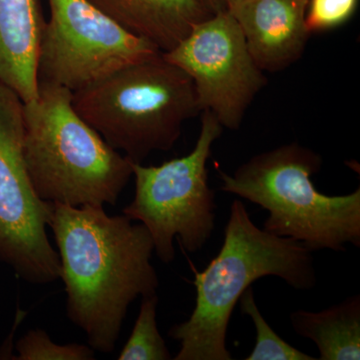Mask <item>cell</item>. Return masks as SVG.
I'll return each mask as SVG.
<instances>
[{"mask_svg":"<svg viewBox=\"0 0 360 360\" xmlns=\"http://www.w3.org/2000/svg\"><path fill=\"white\" fill-rule=\"evenodd\" d=\"M49 227L58 248L68 317L84 331L92 349L110 354L129 305L160 286L150 233L99 205L51 203Z\"/></svg>","mask_w":360,"mask_h":360,"instance_id":"cell-1","label":"cell"},{"mask_svg":"<svg viewBox=\"0 0 360 360\" xmlns=\"http://www.w3.org/2000/svg\"><path fill=\"white\" fill-rule=\"evenodd\" d=\"M276 276L290 288L316 286L314 257L297 241L279 238L251 220L243 201H232L224 243L203 271L194 270L195 307L168 336L180 345L174 360H231L227 329L239 298L257 279Z\"/></svg>","mask_w":360,"mask_h":360,"instance_id":"cell-2","label":"cell"},{"mask_svg":"<svg viewBox=\"0 0 360 360\" xmlns=\"http://www.w3.org/2000/svg\"><path fill=\"white\" fill-rule=\"evenodd\" d=\"M73 92L39 82L23 104V155L40 200L70 206L115 205L132 161L111 148L72 104Z\"/></svg>","mask_w":360,"mask_h":360,"instance_id":"cell-3","label":"cell"},{"mask_svg":"<svg viewBox=\"0 0 360 360\" xmlns=\"http://www.w3.org/2000/svg\"><path fill=\"white\" fill-rule=\"evenodd\" d=\"M323 160L297 142L252 156L233 174L219 170L220 191L269 212L264 229L307 250H347L360 246V188L345 195L319 193L311 177Z\"/></svg>","mask_w":360,"mask_h":360,"instance_id":"cell-4","label":"cell"},{"mask_svg":"<svg viewBox=\"0 0 360 360\" xmlns=\"http://www.w3.org/2000/svg\"><path fill=\"white\" fill-rule=\"evenodd\" d=\"M73 108L132 162L170 150L186 120L201 112L191 78L162 52L131 63L72 94Z\"/></svg>","mask_w":360,"mask_h":360,"instance_id":"cell-5","label":"cell"},{"mask_svg":"<svg viewBox=\"0 0 360 360\" xmlns=\"http://www.w3.org/2000/svg\"><path fill=\"white\" fill-rule=\"evenodd\" d=\"M224 127L210 111H202L200 134L188 155L156 167L132 162L134 200L123 214L139 220L153 238L163 264L175 258V238L191 253L198 252L215 229V193L208 184L207 161Z\"/></svg>","mask_w":360,"mask_h":360,"instance_id":"cell-6","label":"cell"},{"mask_svg":"<svg viewBox=\"0 0 360 360\" xmlns=\"http://www.w3.org/2000/svg\"><path fill=\"white\" fill-rule=\"evenodd\" d=\"M23 104L0 84V262L28 283L49 284L60 278V262L46 232L51 203L40 200L26 168Z\"/></svg>","mask_w":360,"mask_h":360,"instance_id":"cell-7","label":"cell"},{"mask_svg":"<svg viewBox=\"0 0 360 360\" xmlns=\"http://www.w3.org/2000/svg\"><path fill=\"white\" fill-rule=\"evenodd\" d=\"M37 56L39 82L75 92L110 73L160 53L130 34L89 0H47Z\"/></svg>","mask_w":360,"mask_h":360,"instance_id":"cell-8","label":"cell"},{"mask_svg":"<svg viewBox=\"0 0 360 360\" xmlns=\"http://www.w3.org/2000/svg\"><path fill=\"white\" fill-rule=\"evenodd\" d=\"M162 54L193 80L201 112H212L225 129H239L267 84L231 13L212 14Z\"/></svg>","mask_w":360,"mask_h":360,"instance_id":"cell-9","label":"cell"},{"mask_svg":"<svg viewBox=\"0 0 360 360\" xmlns=\"http://www.w3.org/2000/svg\"><path fill=\"white\" fill-rule=\"evenodd\" d=\"M309 0H240L232 11L251 56L264 72H277L300 60L311 33Z\"/></svg>","mask_w":360,"mask_h":360,"instance_id":"cell-10","label":"cell"},{"mask_svg":"<svg viewBox=\"0 0 360 360\" xmlns=\"http://www.w3.org/2000/svg\"><path fill=\"white\" fill-rule=\"evenodd\" d=\"M45 22L40 0H0V84L23 103L39 91L37 56Z\"/></svg>","mask_w":360,"mask_h":360,"instance_id":"cell-11","label":"cell"},{"mask_svg":"<svg viewBox=\"0 0 360 360\" xmlns=\"http://www.w3.org/2000/svg\"><path fill=\"white\" fill-rule=\"evenodd\" d=\"M130 34L165 53L212 15L200 0H89Z\"/></svg>","mask_w":360,"mask_h":360,"instance_id":"cell-12","label":"cell"},{"mask_svg":"<svg viewBox=\"0 0 360 360\" xmlns=\"http://www.w3.org/2000/svg\"><path fill=\"white\" fill-rule=\"evenodd\" d=\"M296 335L314 341L319 360L360 359V295L312 312L296 310L290 314Z\"/></svg>","mask_w":360,"mask_h":360,"instance_id":"cell-13","label":"cell"},{"mask_svg":"<svg viewBox=\"0 0 360 360\" xmlns=\"http://www.w3.org/2000/svg\"><path fill=\"white\" fill-rule=\"evenodd\" d=\"M158 296L141 297V309L129 340L118 354L120 360H168L172 354L158 326Z\"/></svg>","mask_w":360,"mask_h":360,"instance_id":"cell-14","label":"cell"},{"mask_svg":"<svg viewBox=\"0 0 360 360\" xmlns=\"http://www.w3.org/2000/svg\"><path fill=\"white\" fill-rule=\"evenodd\" d=\"M241 314L248 315L255 324L257 341L245 360H315L316 357L300 352L283 340L265 321L255 302L252 286L239 298Z\"/></svg>","mask_w":360,"mask_h":360,"instance_id":"cell-15","label":"cell"},{"mask_svg":"<svg viewBox=\"0 0 360 360\" xmlns=\"http://www.w3.org/2000/svg\"><path fill=\"white\" fill-rule=\"evenodd\" d=\"M18 360H90L94 350L78 343L58 345L42 329H32L16 343Z\"/></svg>","mask_w":360,"mask_h":360,"instance_id":"cell-16","label":"cell"},{"mask_svg":"<svg viewBox=\"0 0 360 360\" xmlns=\"http://www.w3.org/2000/svg\"><path fill=\"white\" fill-rule=\"evenodd\" d=\"M359 0H309L307 25L310 33L333 30L347 22Z\"/></svg>","mask_w":360,"mask_h":360,"instance_id":"cell-17","label":"cell"},{"mask_svg":"<svg viewBox=\"0 0 360 360\" xmlns=\"http://www.w3.org/2000/svg\"><path fill=\"white\" fill-rule=\"evenodd\" d=\"M210 13H232L240 0H200Z\"/></svg>","mask_w":360,"mask_h":360,"instance_id":"cell-18","label":"cell"}]
</instances>
